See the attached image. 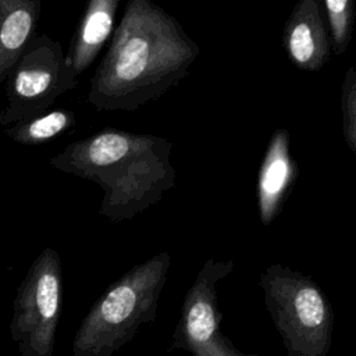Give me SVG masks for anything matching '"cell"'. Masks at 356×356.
<instances>
[{"instance_id": "obj_9", "label": "cell", "mask_w": 356, "mask_h": 356, "mask_svg": "<svg viewBox=\"0 0 356 356\" xmlns=\"http://www.w3.org/2000/svg\"><path fill=\"white\" fill-rule=\"evenodd\" d=\"M282 46L291 63L302 71L316 72L328 63L331 42L317 0L295 4L284 26Z\"/></svg>"}, {"instance_id": "obj_12", "label": "cell", "mask_w": 356, "mask_h": 356, "mask_svg": "<svg viewBox=\"0 0 356 356\" xmlns=\"http://www.w3.org/2000/svg\"><path fill=\"white\" fill-rule=\"evenodd\" d=\"M76 125L71 110L56 108L4 128V135L19 145H42Z\"/></svg>"}, {"instance_id": "obj_2", "label": "cell", "mask_w": 356, "mask_h": 356, "mask_svg": "<svg viewBox=\"0 0 356 356\" xmlns=\"http://www.w3.org/2000/svg\"><path fill=\"white\" fill-rule=\"evenodd\" d=\"M172 147L161 136L104 128L67 145L49 164L97 184L104 192L100 216L121 222L146 211L175 186Z\"/></svg>"}, {"instance_id": "obj_1", "label": "cell", "mask_w": 356, "mask_h": 356, "mask_svg": "<svg viewBox=\"0 0 356 356\" xmlns=\"http://www.w3.org/2000/svg\"><path fill=\"white\" fill-rule=\"evenodd\" d=\"M199 54L164 8L131 0L90 78L88 103L97 111H135L177 86Z\"/></svg>"}, {"instance_id": "obj_4", "label": "cell", "mask_w": 356, "mask_h": 356, "mask_svg": "<svg viewBox=\"0 0 356 356\" xmlns=\"http://www.w3.org/2000/svg\"><path fill=\"white\" fill-rule=\"evenodd\" d=\"M266 309L288 356H328L334 310L328 296L310 277L275 263L261 273Z\"/></svg>"}, {"instance_id": "obj_13", "label": "cell", "mask_w": 356, "mask_h": 356, "mask_svg": "<svg viewBox=\"0 0 356 356\" xmlns=\"http://www.w3.org/2000/svg\"><path fill=\"white\" fill-rule=\"evenodd\" d=\"M330 25L331 47L337 56L346 51L353 33L355 1L353 0H324Z\"/></svg>"}, {"instance_id": "obj_6", "label": "cell", "mask_w": 356, "mask_h": 356, "mask_svg": "<svg viewBox=\"0 0 356 356\" xmlns=\"http://www.w3.org/2000/svg\"><path fill=\"white\" fill-rule=\"evenodd\" d=\"M61 302V259L53 248H44L28 268L13 303L10 334L19 356H53Z\"/></svg>"}, {"instance_id": "obj_14", "label": "cell", "mask_w": 356, "mask_h": 356, "mask_svg": "<svg viewBox=\"0 0 356 356\" xmlns=\"http://www.w3.org/2000/svg\"><path fill=\"white\" fill-rule=\"evenodd\" d=\"M342 134L348 149L356 156V67H349L341 86Z\"/></svg>"}, {"instance_id": "obj_7", "label": "cell", "mask_w": 356, "mask_h": 356, "mask_svg": "<svg viewBox=\"0 0 356 356\" xmlns=\"http://www.w3.org/2000/svg\"><path fill=\"white\" fill-rule=\"evenodd\" d=\"M232 268L234 260H206L185 293L167 352L185 350L192 356H260L239 350L221 332L222 314L218 307L217 285Z\"/></svg>"}, {"instance_id": "obj_3", "label": "cell", "mask_w": 356, "mask_h": 356, "mask_svg": "<svg viewBox=\"0 0 356 356\" xmlns=\"http://www.w3.org/2000/svg\"><path fill=\"white\" fill-rule=\"evenodd\" d=\"M170 267V253L161 252L108 285L75 332L74 356H113L143 324L153 323Z\"/></svg>"}, {"instance_id": "obj_11", "label": "cell", "mask_w": 356, "mask_h": 356, "mask_svg": "<svg viewBox=\"0 0 356 356\" xmlns=\"http://www.w3.org/2000/svg\"><path fill=\"white\" fill-rule=\"evenodd\" d=\"M40 0H0V83L35 36Z\"/></svg>"}, {"instance_id": "obj_10", "label": "cell", "mask_w": 356, "mask_h": 356, "mask_svg": "<svg viewBox=\"0 0 356 356\" xmlns=\"http://www.w3.org/2000/svg\"><path fill=\"white\" fill-rule=\"evenodd\" d=\"M118 0H90L76 25L65 58L79 76L113 36Z\"/></svg>"}, {"instance_id": "obj_8", "label": "cell", "mask_w": 356, "mask_h": 356, "mask_svg": "<svg viewBox=\"0 0 356 356\" xmlns=\"http://www.w3.org/2000/svg\"><path fill=\"white\" fill-rule=\"evenodd\" d=\"M296 179L298 164L291 154L289 132L275 129L257 174V209L263 225H270L278 217Z\"/></svg>"}, {"instance_id": "obj_5", "label": "cell", "mask_w": 356, "mask_h": 356, "mask_svg": "<svg viewBox=\"0 0 356 356\" xmlns=\"http://www.w3.org/2000/svg\"><path fill=\"white\" fill-rule=\"evenodd\" d=\"M6 106L0 127L44 113L54 100L78 86L63 46L47 35H35L6 78Z\"/></svg>"}]
</instances>
